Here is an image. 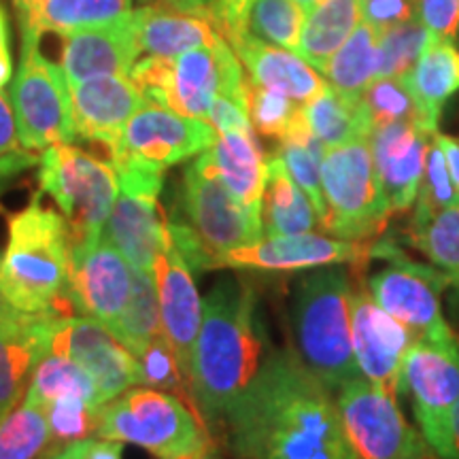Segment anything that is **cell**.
I'll use <instances>...</instances> for the list:
<instances>
[{
    "label": "cell",
    "mask_w": 459,
    "mask_h": 459,
    "mask_svg": "<svg viewBox=\"0 0 459 459\" xmlns=\"http://www.w3.org/2000/svg\"><path fill=\"white\" fill-rule=\"evenodd\" d=\"M132 287V266L102 234L68 245V298L74 313L107 328L126 308Z\"/></svg>",
    "instance_id": "5bb4252c"
},
{
    "label": "cell",
    "mask_w": 459,
    "mask_h": 459,
    "mask_svg": "<svg viewBox=\"0 0 459 459\" xmlns=\"http://www.w3.org/2000/svg\"><path fill=\"white\" fill-rule=\"evenodd\" d=\"M457 198L459 192L451 181L445 153L432 141V147H429L426 160V170H423L421 177V186H419L415 213H412L411 226H421V223L432 220L436 213H440L445 206L455 203Z\"/></svg>",
    "instance_id": "ee69618b"
},
{
    "label": "cell",
    "mask_w": 459,
    "mask_h": 459,
    "mask_svg": "<svg viewBox=\"0 0 459 459\" xmlns=\"http://www.w3.org/2000/svg\"><path fill=\"white\" fill-rule=\"evenodd\" d=\"M11 311H13V308L9 307L7 298H4V294H3V285H0V324H3V321L9 317Z\"/></svg>",
    "instance_id": "94428289"
},
{
    "label": "cell",
    "mask_w": 459,
    "mask_h": 459,
    "mask_svg": "<svg viewBox=\"0 0 459 459\" xmlns=\"http://www.w3.org/2000/svg\"><path fill=\"white\" fill-rule=\"evenodd\" d=\"M153 277L158 283L162 332L179 359L183 375L192 385V358L200 324H203V302H200L198 287L194 283V273L170 247L166 230L164 247L153 266Z\"/></svg>",
    "instance_id": "7402d4cb"
},
{
    "label": "cell",
    "mask_w": 459,
    "mask_h": 459,
    "mask_svg": "<svg viewBox=\"0 0 459 459\" xmlns=\"http://www.w3.org/2000/svg\"><path fill=\"white\" fill-rule=\"evenodd\" d=\"M209 156L228 192L245 209L262 215L266 160L257 147L254 132H221L213 147H209Z\"/></svg>",
    "instance_id": "4316f807"
},
{
    "label": "cell",
    "mask_w": 459,
    "mask_h": 459,
    "mask_svg": "<svg viewBox=\"0 0 459 459\" xmlns=\"http://www.w3.org/2000/svg\"><path fill=\"white\" fill-rule=\"evenodd\" d=\"M68 85L77 134L105 145L113 160L122 147L130 117L147 102L145 96L126 74H107Z\"/></svg>",
    "instance_id": "44dd1931"
},
{
    "label": "cell",
    "mask_w": 459,
    "mask_h": 459,
    "mask_svg": "<svg viewBox=\"0 0 459 459\" xmlns=\"http://www.w3.org/2000/svg\"><path fill=\"white\" fill-rule=\"evenodd\" d=\"M336 404L355 459H438L423 434L409 426L398 400L364 377L338 389Z\"/></svg>",
    "instance_id": "8fae6325"
},
{
    "label": "cell",
    "mask_w": 459,
    "mask_h": 459,
    "mask_svg": "<svg viewBox=\"0 0 459 459\" xmlns=\"http://www.w3.org/2000/svg\"><path fill=\"white\" fill-rule=\"evenodd\" d=\"M9 49V28H7V17H4L3 9H0V51Z\"/></svg>",
    "instance_id": "91938a15"
},
{
    "label": "cell",
    "mask_w": 459,
    "mask_h": 459,
    "mask_svg": "<svg viewBox=\"0 0 459 459\" xmlns=\"http://www.w3.org/2000/svg\"><path fill=\"white\" fill-rule=\"evenodd\" d=\"M434 37L429 34L421 20L406 22V24L394 26L389 30L381 32L378 39V71L377 79L381 77H400L406 79L415 68L417 60Z\"/></svg>",
    "instance_id": "ab89813d"
},
{
    "label": "cell",
    "mask_w": 459,
    "mask_h": 459,
    "mask_svg": "<svg viewBox=\"0 0 459 459\" xmlns=\"http://www.w3.org/2000/svg\"><path fill=\"white\" fill-rule=\"evenodd\" d=\"M351 287L349 273L336 264L307 271L296 281L291 296L296 351L334 394L361 377L353 355Z\"/></svg>",
    "instance_id": "277c9868"
},
{
    "label": "cell",
    "mask_w": 459,
    "mask_h": 459,
    "mask_svg": "<svg viewBox=\"0 0 459 459\" xmlns=\"http://www.w3.org/2000/svg\"><path fill=\"white\" fill-rule=\"evenodd\" d=\"M79 459H122L124 443L119 440H94L85 438L79 440Z\"/></svg>",
    "instance_id": "816d5d0a"
},
{
    "label": "cell",
    "mask_w": 459,
    "mask_h": 459,
    "mask_svg": "<svg viewBox=\"0 0 459 459\" xmlns=\"http://www.w3.org/2000/svg\"><path fill=\"white\" fill-rule=\"evenodd\" d=\"M271 351L254 285L240 277L217 281L203 302L192 358V395L206 426H223Z\"/></svg>",
    "instance_id": "7a4b0ae2"
},
{
    "label": "cell",
    "mask_w": 459,
    "mask_h": 459,
    "mask_svg": "<svg viewBox=\"0 0 459 459\" xmlns=\"http://www.w3.org/2000/svg\"><path fill=\"white\" fill-rule=\"evenodd\" d=\"M132 13V0H43L20 13V24L37 32L65 34L79 28L105 26Z\"/></svg>",
    "instance_id": "1f68e13d"
},
{
    "label": "cell",
    "mask_w": 459,
    "mask_h": 459,
    "mask_svg": "<svg viewBox=\"0 0 459 459\" xmlns=\"http://www.w3.org/2000/svg\"><path fill=\"white\" fill-rule=\"evenodd\" d=\"M247 99H249L251 126L262 136H273L279 141L294 126L302 111V105L287 99L285 94L260 88L251 82H247Z\"/></svg>",
    "instance_id": "f6af8a7d"
},
{
    "label": "cell",
    "mask_w": 459,
    "mask_h": 459,
    "mask_svg": "<svg viewBox=\"0 0 459 459\" xmlns=\"http://www.w3.org/2000/svg\"><path fill=\"white\" fill-rule=\"evenodd\" d=\"M296 3H298V4H300V7H302L304 11H307V9H311V7H315V4H317V3H319V0H296Z\"/></svg>",
    "instance_id": "be15d7a7"
},
{
    "label": "cell",
    "mask_w": 459,
    "mask_h": 459,
    "mask_svg": "<svg viewBox=\"0 0 459 459\" xmlns=\"http://www.w3.org/2000/svg\"><path fill=\"white\" fill-rule=\"evenodd\" d=\"M220 94L247 96V82L238 56L226 39L220 37L213 45L172 57L164 107L206 122L209 108Z\"/></svg>",
    "instance_id": "ac0fdd59"
},
{
    "label": "cell",
    "mask_w": 459,
    "mask_h": 459,
    "mask_svg": "<svg viewBox=\"0 0 459 459\" xmlns=\"http://www.w3.org/2000/svg\"><path fill=\"white\" fill-rule=\"evenodd\" d=\"M206 122L215 132H254L249 119V99L247 96H215L213 105L206 115Z\"/></svg>",
    "instance_id": "681fc988"
},
{
    "label": "cell",
    "mask_w": 459,
    "mask_h": 459,
    "mask_svg": "<svg viewBox=\"0 0 459 459\" xmlns=\"http://www.w3.org/2000/svg\"><path fill=\"white\" fill-rule=\"evenodd\" d=\"M304 9L296 0H249L245 28L262 41L296 51Z\"/></svg>",
    "instance_id": "f35d334b"
},
{
    "label": "cell",
    "mask_w": 459,
    "mask_h": 459,
    "mask_svg": "<svg viewBox=\"0 0 459 459\" xmlns=\"http://www.w3.org/2000/svg\"><path fill=\"white\" fill-rule=\"evenodd\" d=\"M45 415H48L51 432V445L45 455L96 434V415H99V409H94V406L82 398L51 400L45 406Z\"/></svg>",
    "instance_id": "7bdbcfd3"
},
{
    "label": "cell",
    "mask_w": 459,
    "mask_h": 459,
    "mask_svg": "<svg viewBox=\"0 0 459 459\" xmlns=\"http://www.w3.org/2000/svg\"><path fill=\"white\" fill-rule=\"evenodd\" d=\"M51 353L65 355L90 372L102 404L139 385V359L100 321L65 317L57 325Z\"/></svg>",
    "instance_id": "d6986e66"
},
{
    "label": "cell",
    "mask_w": 459,
    "mask_h": 459,
    "mask_svg": "<svg viewBox=\"0 0 459 459\" xmlns=\"http://www.w3.org/2000/svg\"><path fill=\"white\" fill-rule=\"evenodd\" d=\"M325 147L317 136L308 130L304 115L300 111L298 119L287 130V134L281 139V145L274 153L283 160L285 169L290 170L291 179L302 187V192L311 198V203L317 209L319 221L324 226L325 221V196L324 186H321V162H324Z\"/></svg>",
    "instance_id": "d590c367"
},
{
    "label": "cell",
    "mask_w": 459,
    "mask_h": 459,
    "mask_svg": "<svg viewBox=\"0 0 459 459\" xmlns=\"http://www.w3.org/2000/svg\"><path fill=\"white\" fill-rule=\"evenodd\" d=\"M217 132L204 119H194L158 102H145L130 117L124 130L122 147L111 160H136L166 170L213 147Z\"/></svg>",
    "instance_id": "9a60e30c"
},
{
    "label": "cell",
    "mask_w": 459,
    "mask_h": 459,
    "mask_svg": "<svg viewBox=\"0 0 459 459\" xmlns=\"http://www.w3.org/2000/svg\"><path fill=\"white\" fill-rule=\"evenodd\" d=\"M41 32L22 26L20 65L11 83L17 134L30 152L77 141L73 96L66 74L41 51Z\"/></svg>",
    "instance_id": "8992f818"
},
{
    "label": "cell",
    "mask_w": 459,
    "mask_h": 459,
    "mask_svg": "<svg viewBox=\"0 0 459 459\" xmlns=\"http://www.w3.org/2000/svg\"><path fill=\"white\" fill-rule=\"evenodd\" d=\"M381 260H387V266L366 281L372 300L409 328L417 341L457 342L440 308V291L449 285V279L438 268L406 257L392 240L383 247Z\"/></svg>",
    "instance_id": "9c48e42d"
},
{
    "label": "cell",
    "mask_w": 459,
    "mask_h": 459,
    "mask_svg": "<svg viewBox=\"0 0 459 459\" xmlns=\"http://www.w3.org/2000/svg\"><path fill=\"white\" fill-rule=\"evenodd\" d=\"M175 459H220V457H217V446L213 445V440H206V443L200 445L198 449L183 453V455Z\"/></svg>",
    "instance_id": "9f6ffc18"
},
{
    "label": "cell",
    "mask_w": 459,
    "mask_h": 459,
    "mask_svg": "<svg viewBox=\"0 0 459 459\" xmlns=\"http://www.w3.org/2000/svg\"><path fill=\"white\" fill-rule=\"evenodd\" d=\"M62 319L51 313L11 311L0 324V419L26 395L32 372L51 351Z\"/></svg>",
    "instance_id": "603a6c76"
},
{
    "label": "cell",
    "mask_w": 459,
    "mask_h": 459,
    "mask_svg": "<svg viewBox=\"0 0 459 459\" xmlns=\"http://www.w3.org/2000/svg\"><path fill=\"white\" fill-rule=\"evenodd\" d=\"M434 134L415 119L372 128V162L389 215L406 213L415 204Z\"/></svg>",
    "instance_id": "ffe728a7"
},
{
    "label": "cell",
    "mask_w": 459,
    "mask_h": 459,
    "mask_svg": "<svg viewBox=\"0 0 459 459\" xmlns=\"http://www.w3.org/2000/svg\"><path fill=\"white\" fill-rule=\"evenodd\" d=\"M361 22L385 32L419 17V0H359Z\"/></svg>",
    "instance_id": "7dc6e473"
},
{
    "label": "cell",
    "mask_w": 459,
    "mask_h": 459,
    "mask_svg": "<svg viewBox=\"0 0 459 459\" xmlns=\"http://www.w3.org/2000/svg\"><path fill=\"white\" fill-rule=\"evenodd\" d=\"M419 20L440 41H455L459 34V0H419Z\"/></svg>",
    "instance_id": "c3c4849f"
},
{
    "label": "cell",
    "mask_w": 459,
    "mask_h": 459,
    "mask_svg": "<svg viewBox=\"0 0 459 459\" xmlns=\"http://www.w3.org/2000/svg\"><path fill=\"white\" fill-rule=\"evenodd\" d=\"M136 359H139V385L179 395V398L186 400L192 409H196V402H194L192 395V385H189L186 375H183L179 359H177V355L172 351L170 342L166 341L164 334L153 338V341L136 355Z\"/></svg>",
    "instance_id": "60d3db41"
},
{
    "label": "cell",
    "mask_w": 459,
    "mask_h": 459,
    "mask_svg": "<svg viewBox=\"0 0 459 459\" xmlns=\"http://www.w3.org/2000/svg\"><path fill=\"white\" fill-rule=\"evenodd\" d=\"M378 39L381 32L359 22L351 37L324 66V79L330 88L347 96L361 99L366 88L377 79L378 71Z\"/></svg>",
    "instance_id": "d6a6232c"
},
{
    "label": "cell",
    "mask_w": 459,
    "mask_h": 459,
    "mask_svg": "<svg viewBox=\"0 0 459 459\" xmlns=\"http://www.w3.org/2000/svg\"><path fill=\"white\" fill-rule=\"evenodd\" d=\"M39 186L62 211L68 245L102 234L119 194L115 166L74 145L45 149L39 160Z\"/></svg>",
    "instance_id": "ba28073f"
},
{
    "label": "cell",
    "mask_w": 459,
    "mask_h": 459,
    "mask_svg": "<svg viewBox=\"0 0 459 459\" xmlns=\"http://www.w3.org/2000/svg\"><path fill=\"white\" fill-rule=\"evenodd\" d=\"M0 285L9 307L20 313L71 317L68 298V226L34 198L9 220L7 249L0 257Z\"/></svg>",
    "instance_id": "3957f363"
},
{
    "label": "cell",
    "mask_w": 459,
    "mask_h": 459,
    "mask_svg": "<svg viewBox=\"0 0 459 459\" xmlns=\"http://www.w3.org/2000/svg\"><path fill=\"white\" fill-rule=\"evenodd\" d=\"M359 22V0H319L315 7L304 11L296 54L321 73Z\"/></svg>",
    "instance_id": "f546056e"
},
{
    "label": "cell",
    "mask_w": 459,
    "mask_h": 459,
    "mask_svg": "<svg viewBox=\"0 0 459 459\" xmlns=\"http://www.w3.org/2000/svg\"><path fill=\"white\" fill-rule=\"evenodd\" d=\"M11 74H13V62H11V51L4 49L0 51V91L11 82Z\"/></svg>",
    "instance_id": "6f0895ef"
},
{
    "label": "cell",
    "mask_w": 459,
    "mask_h": 459,
    "mask_svg": "<svg viewBox=\"0 0 459 459\" xmlns=\"http://www.w3.org/2000/svg\"><path fill=\"white\" fill-rule=\"evenodd\" d=\"M366 113H368L372 128L394 122H419V108L406 79L381 77L375 79L364 94H361ZM421 124V122H419ZM423 126V124H421Z\"/></svg>",
    "instance_id": "b9f144b4"
},
{
    "label": "cell",
    "mask_w": 459,
    "mask_h": 459,
    "mask_svg": "<svg viewBox=\"0 0 459 459\" xmlns=\"http://www.w3.org/2000/svg\"><path fill=\"white\" fill-rule=\"evenodd\" d=\"M39 3H43V0H15L17 11H20V13H24V11H30L32 7H37Z\"/></svg>",
    "instance_id": "6125c7cd"
},
{
    "label": "cell",
    "mask_w": 459,
    "mask_h": 459,
    "mask_svg": "<svg viewBox=\"0 0 459 459\" xmlns=\"http://www.w3.org/2000/svg\"><path fill=\"white\" fill-rule=\"evenodd\" d=\"M415 245L449 283L459 287V198L421 226H411Z\"/></svg>",
    "instance_id": "74e56055"
},
{
    "label": "cell",
    "mask_w": 459,
    "mask_h": 459,
    "mask_svg": "<svg viewBox=\"0 0 459 459\" xmlns=\"http://www.w3.org/2000/svg\"><path fill=\"white\" fill-rule=\"evenodd\" d=\"M402 394L411 395L419 429L436 453L459 400V344L412 342L402 366Z\"/></svg>",
    "instance_id": "4fadbf2b"
},
{
    "label": "cell",
    "mask_w": 459,
    "mask_h": 459,
    "mask_svg": "<svg viewBox=\"0 0 459 459\" xmlns=\"http://www.w3.org/2000/svg\"><path fill=\"white\" fill-rule=\"evenodd\" d=\"M406 83L417 100L419 122L429 132H438L440 111L459 90V49L451 41L434 39L406 77Z\"/></svg>",
    "instance_id": "f1b7e54d"
},
{
    "label": "cell",
    "mask_w": 459,
    "mask_h": 459,
    "mask_svg": "<svg viewBox=\"0 0 459 459\" xmlns=\"http://www.w3.org/2000/svg\"><path fill=\"white\" fill-rule=\"evenodd\" d=\"M223 39L243 62L249 82L260 88L285 94L298 105H304L328 88V82L296 51L262 41L247 28L230 30Z\"/></svg>",
    "instance_id": "d4e9b609"
},
{
    "label": "cell",
    "mask_w": 459,
    "mask_h": 459,
    "mask_svg": "<svg viewBox=\"0 0 459 459\" xmlns=\"http://www.w3.org/2000/svg\"><path fill=\"white\" fill-rule=\"evenodd\" d=\"M41 156L22 145L17 134L13 107L7 96L0 91V192L15 179L17 175L39 164Z\"/></svg>",
    "instance_id": "bcb514c9"
},
{
    "label": "cell",
    "mask_w": 459,
    "mask_h": 459,
    "mask_svg": "<svg viewBox=\"0 0 459 459\" xmlns=\"http://www.w3.org/2000/svg\"><path fill=\"white\" fill-rule=\"evenodd\" d=\"M96 434L143 446L160 459H175L211 440L196 409L179 395L152 387H130L105 402L96 415Z\"/></svg>",
    "instance_id": "5b68a950"
},
{
    "label": "cell",
    "mask_w": 459,
    "mask_h": 459,
    "mask_svg": "<svg viewBox=\"0 0 459 459\" xmlns=\"http://www.w3.org/2000/svg\"><path fill=\"white\" fill-rule=\"evenodd\" d=\"M221 3V22L220 32L226 37L230 30L245 28V9L249 0H220Z\"/></svg>",
    "instance_id": "f5cc1de1"
},
{
    "label": "cell",
    "mask_w": 459,
    "mask_h": 459,
    "mask_svg": "<svg viewBox=\"0 0 459 459\" xmlns=\"http://www.w3.org/2000/svg\"><path fill=\"white\" fill-rule=\"evenodd\" d=\"M262 228L266 237H291L321 228L317 209L291 179L277 153L266 160V187L262 196Z\"/></svg>",
    "instance_id": "83f0119b"
},
{
    "label": "cell",
    "mask_w": 459,
    "mask_h": 459,
    "mask_svg": "<svg viewBox=\"0 0 459 459\" xmlns=\"http://www.w3.org/2000/svg\"><path fill=\"white\" fill-rule=\"evenodd\" d=\"M438 459H459V400L449 417V428H446L443 445L436 451Z\"/></svg>",
    "instance_id": "db71d44e"
},
{
    "label": "cell",
    "mask_w": 459,
    "mask_h": 459,
    "mask_svg": "<svg viewBox=\"0 0 459 459\" xmlns=\"http://www.w3.org/2000/svg\"><path fill=\"white\" fill-rule=\"evenodd\" d=\"M113 166L117 170L119 194L102 237L132 268L153 273L164 247V213L160 209L164 170L136 160H119Z\"/></svg>",
    "instance_id": "30bf717a"
},
{
    "label": "cell",
    "mask_w": 459,
    "mask_h": 459,
    "mask_svg": "<svg viewBox=\"0 0 459 459\" xmlns=\"http://www.w3.org/2000/svg\"><path fill=\"white\" fill-rule=\"evenodd\" d=\"M172 211L194 228L215 260L226 251L254 245L264 237L262 215L245 209L228 192L217 175L209 149L196 156L183 172L179 204L172 206Z\"/></svg>",
    "instance_id": "7c38bea8"
},
{
    "label": "cell",
    "mask_w": 459,
    "mask_h": 459,
    "mask_svg": "<svg viewBox=\"0 0 459 459\" xmlns=\"http://www.w3.org/2000/svg\"><path fill=\"white\" fill-rule=\"evenodd\" d=\"M221 428L238 459H355L336 400L294 347L266 355Z\"/></svg>",
    "instance_id": "6da1fadb"
},
{
    "label": "cell",
    "mask_w": 459,
    "mask_h": 459,
    "mask_svg": "<svg viewBox=\"0 0 459 459\" xmlns=\"http://www.w3.org/2000/svg\"><path fill=\"white\" fill-rule=\"evenodd\" d=\"M370 245L328 237V234H291V237H266L254 245L238 247L217 255V268L264 273L311 271L336 264H355L370 260Z\"/></svg>",
    "instance_id": "e0dca14e"
},
{
    "label": "cell",
    "mask_w": 459,
    "mask_h": 459,
    "mask_svg": "<svg viewBox=\"0 0 459 459\" xmlns=\"http://www.w3.org/2000/svg\"><path fill=\"white\" fill-rule=\"evenodd\" d=\"M57 398H82L94 409L102 406L100 392L90 372L77 361L49 351L34 368L24 400L41 404L45 409L51 400Z\"/></svg>",
    "instance_id": "e575fe53"
},
{
    "label": "cell",
    "mask_w": 459,
    "mask_h": 459,
    "mask_svg": "<svg viewBox=\"0 0 459 459\" xmlns=\"http://www.w3.org/2000/svg\"><path fill=\"white\" fill-rule=\"evenodd\" d=\"M166 7L181 11L187 15H198L209 20L217 30H220L221 22V3L220 0H162ZM221 34V32H220Z\"/></svg>",
    "instance_id": "f907efd6"
},
{
    "label": "cell",
    "mask_w": 459,
    "mask_h": 459,
    "mask_svg": "<svg viewBox=\"0 0 459 459\" xmlns=\"http://www.w3.org/2000/svg\"><path fill=\"white\" fill-rule=\"evenodd\" d=\"M62 37H65V48H62L60 68L66 74L68 83H82L107 74L128 77L134 62L141 57L132 13L111 24L79 28L65 32Z\"/></svg>",
    "instance_id": "cb8c5ba5"
},
{
    "label": "cell",
    "mask_w": 459,
    "mask_h": 459,
    "mask_svg": "<svg viewBox=\"0 0 459 459\" xmlns=\"http://www.w3.org/2000/svg\"><path fill=\"white\" fill-rule=\"evenodd\" d=\"M321 186L328 209L321 228L328 237L366 243L385 230L392 215L378 186L368 136L325 149Z\"/></svg>",
    "instance_id": "52a82bcc"
},
{
    "label": "cell",
    "mask_w": 459,
    "mask_h": 459,
    "mask_svg": "<svg viewBox=\"0 0 459 459\" xmlns=\"http://www.w3.org/2000/svg\"><path fill=\"white\" fill-rule=\"evenodd\" d=\"M304 122L325 147L370 136L372 124L361 99L347 96L334 88H325L302 105Z\"/></svg>",
    "instance_id": "4dcf8cb0"
},
{
    "label": "cell",
    "mask_w": 459,
    "mask_h": 459,
    "mask_svg": "<svg viewBox=\"0 0 459 459\" xmlns=\"http://www.w3.org/2000/svg\"><path fill=\"white\" fill-rule=\"evenodd\" d=\"M49 445L51 432L41 404L24 400L0 419V459H43Z\"/></svg>",
    "instance_id": "8d00e7d4"
},
{
    "label": "cell",
    "mask_w": 459,
    "mask_h": 459,
    "mask_svg": "<svg viewBox=\"0 0 459 459\" xmlns=\"http://www.w3.org/2000/svg\"><path fill=\"white\" fill-rule=\"evenodd\" d=\"M434 143L440 147V152L445 153L446 169H449L451 181L459 192V143L453 141L451 136H446V134H438V132L434 134Z\"/></svg>",
    "instance_id": "11a10c76"
},
{
    "label": "cell",
    "mask_w": 459,
    "mask_h": 459,
    "mask_svg": "<svg viewBox=\"0 0 459 459\" xmlns=\"http://www.w3.org/2000/svg\"><path fill=\"white\" fill-rule=\"evenodd\" d=\"M132 353L139 355L153 338L162 336L158 283L153 273L132 268V287L126 308L108 328Z\"/></svg>",
    "instance_id": "836d02e7"
},
{
    "label": "cell",
    "mask_w": 459,
    "mask_h": 459,
    "mask_svg": "<svg viewBox=\"0 0 459 459\" xmlns=\"http://www.w3.org/2000/svg\"><path fill=\"white\" fill-rule=\"evenodd\" d=\"M132 15L141 56L177 57L186 51L213 45L221 37L204 17L181 13L170 7H141L132 11Z\"/></svg>",
    "instance_id": "484cf974"
},
{
    "label": "cell",
    "mask_w": 459,
    "mask_h": 459,
    "mask_svg": "<svg viewBox=\"0 0 459 459\" xmlns=\"http://www.w3.org/2000/svg\"><path fill=\"white\" fill-rule=\"evenodd\" d=\"M349 308L353 355L359 375L398 400L402 395V366L417 341L415 334L372 300L366 283L351 287Z\"/></svg>",
    "instance_id": "2e32d148"
},
{
    "label": "cell",
    "mask_w": 459,
    "mask_h": 459,
    "mask_svg": "<svg viewBox=\"0 0 459 459\" xmlns=\"http://www.w3.org/2000/svg\"><path fill=\"white\" fill-rule=\"evenodd\" d=\"M77 443H79V440H77ZM77 443L66 445L65 449L49 453V455H45L43 459H79V445Z\"/></svg>",
    "instance_id": "680465c9"
}]
</instances>
